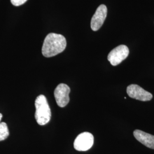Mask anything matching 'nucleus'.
Instances as JSON below:
<instances>
[{
	"label": "nucleus",
	"instance_id": "1",
	"mask_svg": "<svg viewBox=\"0 0 154 154\" xmlns=\"http://www.w3.org/2000/svg\"><path fill=\"white\" fill-rule=\"evenodd\" d=\"M67 45L64 36L56 33H50L45 39L42 53L45 57H51L59 54L65 49Z\"/></svg>",
	"mask_w": 154,
	"mask_h": 154
},
{
	"label": "nucleus",
	"instance_id": "2",
	"mask_svg": "<svg viewBox=\"0 0 154 154\" xmlns=\"http://www.w3.org/2000/svg\"><path fill=\"white\" fill-rule=\"evenodd\" d=\"M35 118L39 125H45L49 123L51 119V110L47 99L44 95H40L35 101Z\"/></svg>",
	"mask_w": 154,
	"mask_h": 154
},
{
	"label": "nucleus",
	"instance_id": "3",
	"mask_svg": "<svg viewBox=\"0 0 154 154\" xmlns=\"http://www.w3.org/2000/svg\"><path fill=\"white\" fill-rule=\"evenodd\" d=\"M129 54L128 47L121 45L112 50L109 54L107 59L112 66H116L124 61Z\"/></svg>",
	"mask_w": 154,
	"mask_h": 154
},
{
	"label": "nucleus",
	"instance_id": "4",
	"mask_svg": "<svg viewBox=\"0 0 154 154\" xmlns=\"http://www.w3.org/2000/svg\"><path fill=\"white\" fill-rule=\"evenodd\" d=\"M93 144V135L90 132H82L75 139L74 147L79 151H86L91 149Z\"/></svg>",
	"mask_w": 154,
	"mask_h": 154
},
{
	"label": "nucleus",
	"instance_id": "5",
	"mask_svg": "<svg viewBox=\"0 0 154 154\" xmlns=\"http://www.w3.org/2000/svg\"><path fill=\"white\" fill-rule=\"evenodd\" d=\"M70 92V88L64 83H61L57 86L54 90L55 100L60 107H64L69 102V94Z\"/></svg>",
	"mask_w": 154,
	"mask_h": 154
},
{
	"label": "nucleus",
	"instance_id": "6",
	"mask_svg": "<svg viewBox=\"0 0 154 154\" xmlns=\"http://www.w3.org/2000/svg\"><path fill=\"white\" fill-rule=\"evenodd\" d=\"M127 93L130 98L143 102L149 101L152 98V94L146 91L137 85L134 84L127 87Z\"/></svg>",
	"mask_w": 154,
	"mask_h": 154
},
{
	"label": "nucleus",
	"instance_id": "7",
	"mask_svg": "<svg viewBox=\"0 0 154 154\" xmlns=\"http://www.w3.org/2000/svg\"><path fill=\"white\" fill-rule=\"evenodd\" d=\"M107 9L105 5H100L97 8L91 21V28L93 31L98 30L105 22Z\"/></svg>",
	"mask_w": 154,
	"mask_h": 154
},
{
	"label": "nucleus",
	"instance_id": "8",
	"mask_svg": "<svg viewBox=\"0 0 154 154\" xmlns=\"http://www.w3.org/2000/svg\"><path fill=\"white\" fill-rule=\"evenodd\" d=\"M134 135L139 142L149 149H154V136L143 131L136 130L134 131Z\"/></svg>",
	"mask_w": 154,
	"mask_h": 154
},
{
	"label": "nucleus",
	"instance_id": "9",
	"mask_svg": "<svg viewBox=\"0 0 154 154\" xmlns=\"http://www.w3.org/2000/svg\"><path fill=\"white\" fill-rule=\"evenodd\" d=\"M9 135V130L5 122L0 123V141L4 140Z\"/></svg>",
	"mask_w": 154,
	"mask_h": 154
},
{
	"label": "nucleus",
	"instance_id": "10",
	"mask_svg": "<svg viewBox=\"0 0 154 154\" xmlns=\"http://www.w3.org/2000/svg\"><path fill=\"white\" fill-rule=\"evenodd\" d=\"M28 0H11V4L14 6H18L22 5L24 3H25Z\"/></svg>",
	"mask_w": 154,
	"mask_h": 154
},
{
	"label": "nucleus",
	"instance_id": "11",
	"mask_svg": "<svg viewBox=\"0 0 154 154\" xmlns=\"http://www.w3.org/2000/svg\"><path fill=\"white\" fill-rule=\"evenodd\" d=\"M2 114L0 113V122H1V119H2Z\"/></svg>",
	"mask_w": 154,
	"mask_h": 154
}]
</instances>
